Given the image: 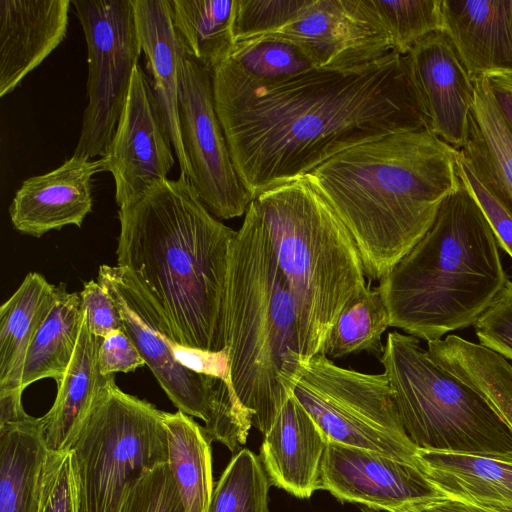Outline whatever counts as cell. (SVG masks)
<instances>
[{"mask_svg": "<svg viewBox=\"0 0 512 512\" xmlns=\"http://www.w3.org/2000/svg\"><path fill=\"white\" fill-rule=\"evenodd\" d=\"M212 81L235 169L253 199L355 145L429 129L409 57L394 50L361 66L315 68L272 84L226 60Z\"/></svg>", "mask_w": 512, "mask_h": 512, "instance_id": "cell-1", "label": "cell"}, {"mask_svg": "<svg viewBox=\"0 0 512 512\" xmlns=\"http://www.w3.org/2000/svg\"><path fill=\"white\" fill-rule=\"evenodd\" d=\"M117 265L137 279L174 342L224 349L223 301L236 231L213 216L189 179H165L119 207Z\"/></svg>", "mask_w": 512, "mask_h": 512, "instance_id": "cell-2", "label": "cell"}, {"mask_svg": "<svg viewBox=\"0 0 512 512\" xmlns=\"http://www.w3.org/2000/svg\"><path fill=\"white\" fill-rule=\"evenodd\" d=\"M459 150L429 129L341 151L305 177L353 236L369 282L381 281L431 227L460 182Z\"/></svg>", "mask_w": 512, "mask_h": 512, "instance_id": "cell-3", "label": "cell"}, {"mask_svg": "<svg viewBox=\"0 0 512 512\" xmlns=\"http://www.w3.org/2000/svg\"><path fill=\"white\" fill-rule=\"evenodd\" d=\"M499 248L460 178L425 235L379 281L390 326L430 342L473 325L509 281Z\"/></svg>", "mask_w": 512, "mask_h": 512, "instance_id": "cell-4", "label": "cell"}, {"mask_svg": "<svg viewBox=\"0 0 512 512\" xmlns=\"http://www.w3.org/2000/svg\"><path fill=\"white\" fill-rule=\"evenodd\" d=\"M222 325L233 390L265 435L304 365L294 301L254 200L230 246Z\"/></svg>", "mask_w": 512, "mask_h": 512, "instance_id": "cell-5", "label": "cell"}, {"mask_svg": "<svg viewBox=\"0 0 512 512\" xmlns=\"http://www.w3.org/2000/svg\"><path fill=\"white\" fill-rule=\"evenodd\" d=\"M292 295L303 365L341 311L368 289L358 246L304 176L253 199Z\"/></svg>", "mask_w": 512, "mask_h": 512, "instance_id": "cell-6", "label": "cell"}, {"mask_svg": "<svg viewBox=\"0 0 512 512\" xmlns=\"http://www.w3.org/2000/svg\"><path fill=\"white\" fill-rule=\"evenodd\" d=\"M379 361L418 449L512 457V429L478 393L439 366L418 338L390 332Z\"/></svg>", "mask_w": 512, "mask_h": 512, "instance_id": "cell-7", "label": "cell"}, {"mask_svg": "<svg viewBox=\"0 0 512 512\" xmlns=\"http://www.w3.org/2000/svg\"><path fill=\"white\" fill-rule=\"evenodd\" d=\"M68 452L75 512H120L138 481L168 463L163 411L120 390L113 376Z\"/></svg>", "mask_w": 512, "mask_h": 512, "instance_id": "cell-8", "label": "cell"}, {"mask_svg": "<svg viewBox=\"0 0 512 512\" xmlns=\"http://www.w3.org/2000/svg\"><path fill=\"white\" fill-rule=\"evenodd\" d=\"M97 281L119 309L124 332L172 403L204 422L211 441L236 454L246 443L251 417L222 380L195 372L177 358V345L156 304L121 266L101 265Z\"/></svg>", "mask_w": 512, "mask_h": 512, "instance_id": "cell-9", "label": "cell"}, {"mask_svg": "<svg viewBox=\"0 0 512 512\" xmlns=\"http://www.w3.org/2000/svg\"><path fill=\"white\" fill-rule=\"evenodd\" d=\"M293 395L328 441L419 466L418 448L404 429L384 372L340 367L318 353L304 365Z\"/></svg>", "mask_w": 512, "mask_h": 512, "instance_id": "cell-10", "label": "cell"}, {"mask_svg": "<svg viewBox=\"0 0 512 512\" xmlns=\"http://www.w3.org/2000/svg\"><path fill=\"white\" fill-rule=\"evenodd\" d=\"M88 62L87 106L73 156L102 157L128 98L142 52L132 0H73Z\"/></svg>", "mask_w": 512, "mask_h": 512, "instance_id": "cell-11", "label": "cell"}, {"mask_svg": "<svg viewBox=\"0 0 512 512\" xmlns=\"http://www.w3.org/2000/svg\"><path fill=\"white\" fill-rule=\"evenodd\" d=\"M179 124L189 164L188 179L209 212L228 220L245 215L253 200L235 169L217 115L212 71L183 50Z\"/></svg>", "mask_w": 512, "mask_h": 512, "instance_id": "cell-12", "label": "cell"}, {"mask_svg": "<svg viewBox=\"0 0 512 512\" xmlns=\"http://www.w3.org/2000/svg\"><path fill=\"white\" fill-rule=\"evenodd\" d=\"M147 75L138 64L112 140L100 157L112 174L119 207L167 179L175 159Z\"/></svg>", "mask_w": 512, "mask_h": 512, "instance_id": "cell-13", "label": "cell"}, {"mask_svg": "<svg viewBox=\"0 0 512 512\" xmlns=\"http://www.w3.org/2000/svg\"><path fill=\"white\" fill-rule=\"evenodd\" d=\"M270 34L295 43L323 69L361 66L393 50L371 0H312L293 22Z\"/></svg>", "mask_w": 512, "mask_h": 512, "instance_id": "cell-14", "label": "cell"}, {"mask_svg": "<svg viewBox=\"0 0 512 512\" xmlns=\"http://www.w3.org/2000/svg\"><path fill=\"white\" fill-rule=\"evenodd\" d=\"M320 489L341 502L387 512L444 496L417 465L333 441L323 455Z\"/></svg>", "mask_w": 512, "mask_h": 512, "instance_id": "cell-15", "label": "cell"}, {"mask_svg": "<svg viewBox=\"0 0 512 512\" xmlns=\"http://www.w3.org/2000/svg\"><path fill=\"white\" fill-rule=\"evenodd\" d=\"M407 55L429 130L454 148H463L476 89L451 39L445 31L433 32Z\"/></svg>", "mask_w": 512, "mask_h": 512, "instance_id": "cell-16", "label": "cell"}, {"mask_svg": "<svg viewBox=\"0 0 512 512\" xmlns=\"http://www.w3.org/2000/svg\"><path fill=\"white\" fill-rule=\"evenodd\" d=\"M101 171L100 159L72 156L54 170L26 179L9 207L13 227L37 238L67 225L81 228L92 210V176Z\"/></svg>", "mask_w": 512, "mask_h": 512, "instance_id": "cell-17", "label": "cell"}, {"mask_svg": "<svg viewBox=\"0 0 512 512\" xmlns=\"http://www.w3.org/2000/svg\"><path fill=\"white\" fill-rule=\"evenodd\" d=\"M70 0H0V97L64 40Z\"/></svg>", "mask_w": 512, "mask_h": 512, "instance_id": "cell-18", "label": "cell"}, {"mask_svg": "<svg viewBox=\"0 0 512 512\" xmlns=\"http://www.w3.org/2000/svg\"><path fill=\"white\" fill-rule=\"evenodd\" d=\"M328 440L292 395L280 410L260 448L271 485L307 499L320 489V468Z\"/></svg>", "mask_w": 512, "mask_h": 512, "instance_id": "cell-19", "label": "cell"}, {"mask_svg": "<svg viewBox=\"0 0 512 512\" xmlns=\"http://www.w3.org/2000/svg\"><path fill=\"white\" fill-rule=\"evenodd\" d=\"M441 11L474 80L512 75V0H441Z\"/></svg>", "mask_w": 512, "mask_h": 512, "instance_id": "cell-20", "label": "cell"}, {"mask_svg": "<svg viewBox=\"0 0 512 512\" xmlns=\"http://www.w3.org/2000/svg\"><path fill=\"white\" fill-rule=\"evenodd\" d=\"M136 26L146 58L157 107L180 167L188 178L189 164L179 124L180 68L183 48L171 18L169 0H132Z\"/></svg>", "mask_w": 512, "mask_h": 512, "instance_id": "cell-21", "label": "cell"}, {"mask_svg": "<svg viewBox=\"0 0 512 512\" xmlns=\"http://www.w3.org/2000/svg\"><path fill=\"white\" fill-rule=\"evenodd\" d=\"M101 339L94 336L83 317L73 358L58 386L51 409L40 420L49 452H68L96 398L114 376H103L98 366Z\"/></svg>", "mask_w": 512, "mask_h": 512, "instance_id": "cell-22", "label": "cell"}, {"mask_svg": "<svg viewBox=\"0 0 512 512\" xmlns=\"http://www.w3.org/2000/svg\"><path fill=\"white\" fill-rule=\"evenodd\" d=\"M417 458L444 496L512 509V457L418 449Z\"/></svg>", "mask_w": 512, "mask_h": 512, "instance_id": "cell-23", "label": "cell"}, {"mask_svg": "<svg viewBox=\"0 0 512 512\" xmlns=\"http://www.w3.org/2000/svg\"><path fill=\"white\" fill-rule=\"evenodd\" d=\"M48 454L39 418L0 420V512H39Z\"/></svg>", "mask_w": 512, "mask_h": 512, "instance_id": "cell-24", "label": "cell"}, {"mask_svg": "<svg viewBox=\"0 0 512 512\" xmlns=\"http://www.w3.org/2000/svg\"><path fill=\"white\" fill-rule=\"evenodd\" d=\"M56 285L28 273L0 307V396L22 398V378L30 343L52 309Z\"/></svg>", "mask_w": 512, "mask_h": 512, "instance_id": "cell-25", "label": "cell"}, {"mask_svg": "<svg viewBox=\"0 0 512 512\" xmlns=\"http://www.w3.org/2000/svg\"><path fill=\"white\" fill-rule=\"evenodd\" d=\"M466 144L459 154L512 213V129L501 115L486 78L475 79Z\"/></svg>", "mask_w": 512, "mask_h": 512, "instance_id": "cell-26", "label": "cell"}, {"mask_svg": "<svg viewBox=\"0 0 512 512\" xmlns=\"http://www.w3.org/2000/svg\"><path fill=\"white\" fill-rule=\"evenodd\" d=\"M168 465L186 512H207L213 490L211 440L191 416L163 411Z\"/></svg>", "mask_w": 512, "mask_h": 512, "instance_id": "cell-27", "label": "cell"}, {"mask_svg": "<svg viewBox=\"0 0 512 512\" xmlns=\"http://www.w3.org/2000/svg\"><path fill=\"white\" fill-rule=\"evenodd\" d=\"M80 295L68 292L65 283L56 286L49 314L28 348L22 378L23 390L30 384L52 378L59 385L73 358L83 321Z\"/></svg>", "mask_w": 512, "mask_h": 512, "instance_id": "cell-28", "label": "cell"}, {"mask_svg": "<svg viewBox=\"0 0 512 512\" xmlns=\"http://www.w3.org/2000/svg\"><path fill=\"white\" fill-rule=\"evenodd\" d=\"M171 18L187 56L213 71L236 45L237 0H169Z\"/></svg>", "mask_w": 512, "mask_h": 512, "instance_id": "cell-29", "label": "cell"}, {"mask_svg": "<svg viewBox=\"0 0 512 512\" xmlns=\"http://www.w3.org/2000/svg\"><path fill=\"white\" fill-rule=\"evenodd\" d=\"M388 327L390 317L382 295L377 286H369L341 311L320 353L331 360L361 352L380 359L384 351L382 335Z\"/></svg>", "mask_w": 512, "mask_h": 512, "instance_id": "cell-30", "label": "cell"}, {"mask_svg": "<svg viewBox=\"0 0 512 512\" xmlns=\"http://www.w3.org/2000/svg\"><path fill=\"white\" fill-rule=\"evenodd\" d=\"M228 61L247 77L264 84L291 79L317 68L298 45L271 34L236 42Z\"/></svg>", "mask_w": 512, "mask_h": 512, "instance_id": "cell-31", "label": "cell"}, {"mask_svg": "<svg viewBox=\"0 0 512 512\" xmlns=\"http://www.w3.org/2000/svg\"><path fill=\"white\" fill-rule=\"evenodd\" d=\"M270 485L260 458L241 448L214 486L207 512H270Z\"/></svg>", "mask_w": 512, "mask_h": 512, "instance_id": "cell-32", "label": "cell"}, {"mask_svg": "<svg viewBox=\"0 0 512 512\" xmlns=\"http://www.w3.org/2000/svg\"><path fill=\"white\" fill-rule=\"evenodd\" d=\"M393 50L407 55L425 36L444 31L441 0H371Z\"/></svg>", "mask_w": 512, "mask_h": 512, "instance_id": "cell-33", "label": "cell"}, {"mask_svg": "<svg viewBox=\"0 0 512 512\" xmlns=\"http://www.w3.org/2000/svg\"><path fill=\"white\" fill-rule=\"evenodd\" d=\"M312 0H237L236 42L276 32L293 22Z\"/></svg>", "mask_w": 512, "mask_h": 512, "instance_id": "cell-34", "label": "cell"}, {"mask_svg": "<svg viewBox=\"0 0 512 512\" xmlns=\"http://www.w3.org/2000/svg\"><path fill=\"white\" fill-rule=\"evenodd\" d=\"M120 512H186L168 463L158 465L138 481Z\"/></svg>", "mask_w": 512, "mask_h": 512, "instance_id": "cell-35", "label": "cell"}, {"mask_svg": "<svg viewBox=\"0 0 512 512\" xmlns=\"http://www.w3.org/2000/svg\"><path fill=\"white\" fill-rule=\"evenodd\" d=\"M480 344L512 360V282L473 324Z\"/></svg>", "mask_w": 512, "mask_h": 512, "instance_id": "cell-36", "label": "cell"}, {"mask_svg": "<svg viewBox=\"0 0 512 512\" xmlns=\"http://www.w3.org/2000/svg\"><path fill=\"white\" fill-rule=\"evenodd\" d=\"M458 174L483 210L502 248L512 258V213L474 174L459 154Z\"/></svg>", "mask_w": 512, "mask_h": 512, "instance_id": "cell-37", "label": "cell"}, {"mask_svg": "<svg viewBox=\"0 0 512 512\" xmlns=\"http://www.w3.org/2000/svg\"><path fill=\"white\" fill-rule=\"evenodd\" d=\"M39 512H75L69 452H49Z\"/></svg>", "mask_w": 512, "mask_h": 512, "instance_id": "cell-38", "label": "cell"}, {"mask_svg": "<svg viewBox=\"0 0 512 512\" xmlns=\"http://www.w3.org/2000/svg\"><path fill=\"white\" fill-rule=\"evenodd\" d=\"M79 295L87 326L94 336L103 339L123 329L119 309L102 284L90 280Z\"/></svg>", "mask_w": 512, "mask_h": 512, "instance_id": "cell-39", "label": "cell"}, {"mask_svg": "<svg viewBox=\"0 0 512 512\" xmlns=\"http://www.w3.org/2000/svg\"><path fill=\"white\" fill-rule=\"evenodd\" d=\"M144 365V359L123 329L101 339L98 366L103 376H111L117 372H133Z\"/></svg>", "mask_w": 512, "mask_h": 512, "instance_id": "cell-40", "label": "cell"}, {"mask_svg": "<svg viewBox=\"0 0 512 512\" xmlns=\"http://www.w3.org/2000/svg\"><path fill=\"white\" fill-rule=\"evenodd\" d=\"M486 79L501 115L512 129V75H497Z\"/></svg>", "mask_w": 512, "mask_h": 512, "instance_id": "cell-41", "label": "cell"}, {"mask_svg": "<svg viewBox=\"0 0 512 512\" xmlns=\"http://www.w3.org/2000/svg\"><path fill=\"white\" fill-rule=\"evenodd\" d=\"M396 512H461L446 496Z\"/></svg>", "mask_w": 512, "mask_h": 512, "instance_id": "cell-42", "label": "cell"}, {"mask_svg": "<svg viewBox=\"0 0 512 512\" xmlns=\"http://www.w3.org/2000/svg\"><path fill=\"white\" fill-rule=\"evenodd\" d=\"M451 499V498H450ZM461 512H512V509L451 499Z\"/></svg>", "mask_w": 512, "mask_h": 512, "instance_id": "cell-43", "label": "cell"}]
</instances>
